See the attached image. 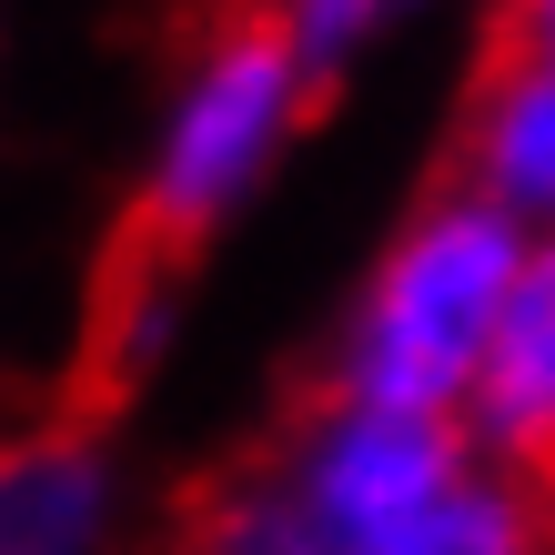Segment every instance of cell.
<instances>
[{
	"instance_id": "cell-1",
	"label": "cell",
	"mask_w": 555,
	"mask_h": 555,
	"mask_svg": "<svg viewBox=\"0 0 555 555\" xmlns=\"http://www.w3.org/2000/svg\"><path fill=\"white\" fill-rule=\"evenodd\" d=\"M192 555H555V515L545 485L505 475L454 424L334 395L212 495Z\"/></svg>"
},
{
	"instance_id": "cell-2",
	"label": "cell",
	"mask_w": 555,
	"mask_h": 555,
	"mask_svg": "<svg viewBox=\"0 0 555 555\" xmlns=\"http://www.w3.org/2000/svg\"><path fill=\"white\" fill-rule=\"evenodd\" d=\"M535 233L495 212L485 192H435L395 243L374 253L364 293L344 313L334 344V395L414 424H465V395L485 374V344L515 304V283L535 273Z\"/></svg>"
},
{
	"instance_id": "cell-3",
	"label": "cell",
	"mask_w": 555,
	"mask_h": 555,
	"mask_svg": "<svg viewBox=\"0 0 555 555\" xmlns=\"http://www.w3.org/2000/svg\"><path fill=\"white\" fill-rule=\"evenodd\" d=\"M313 61L283 41L263 11H233L192 41V61L162 91L152 162H142V212L162 233H222L253 192L283 172V152L313 121Z\"/></svg>"
},
{
	"instance_id": "cell-4",
	"label": "cell",
	"mask_w": 555,
	"mask_h": 555,
	"mask_svg": "<svg viewBox=\"0 0 555 555\" xmlns=\"http://www.w3.org/2000/svg\"><path fill=\"white\" fill-rule=\"evenodd\" d=\"M475 454H495L505 475L555 485V243L535 253V273L515 283V304L485 344V374L465 395V424H454Z\"/></svg>"
},
{
	"instance_id": "cell-5",
	"label": "cell",
	"mask_w": 555,
	"mask_h": 555,
	"mask_svg": "<svg viewBox=\"0 0 555 555\" xmlns=\"http://www.w3.org/2000/svg\"><path fill=\"white\" fill-rule=\"evenodd\" d=\"M465 192L515 212L535 243H555V61L495 51L465 102Z\"/></svg>"
},
{
	"instance_id": "cell-6",
	"label": "cell",
	"mask_w": 555,
	"mask_h": 555,
	"mask_svg": "<svg viewBox=\"0 0 555 555\" xmlns=\"http://www.w3.org/2000/svg\"><path fill=\"white\" fill-rule=\"evenodd\" d=\"M112 535V465L72 435L0 444V555H102Z\"/></svg>"
},
{
	"instance_id": "cell-7",
	"label": "cell",
	"mask_w": 555,
	"mask_h": 555,
	"mask_svg": "<svg viewBox=\"0 0 555 555\" xmlns=\"http://www.w3.org/2000/svg\"><path fill=\"white\" fill-rule=\"evenodd\" d=\"M253 11H263L313 72H344V61H364L374 41L414 30L424 11H444V0H253Z\"/></svg>"
},
{
	"instance_id": "cell-8",
	"label": "cell",
	"mask_w": 555,
	"mask_h": 555,
	"mask_svg": "<svg viewBox=\"0 0 555 555\" xmlns=\"http://www.w3.org/2000/svg\"><path fill=\"white\" fill-rule=\"evenodd\" d=\"M495 51L555 61V0H495Z\"/></svg>"
}]
</instances>
